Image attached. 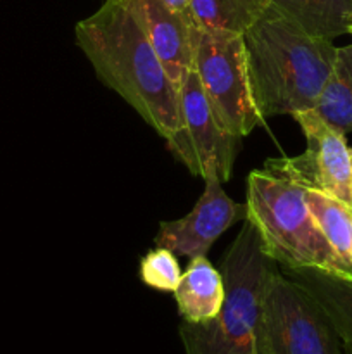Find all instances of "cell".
<instances>
[{
	"mask_svg": "<svg viewBox=\"0 0 352 354\" xmlns=\"http://www.w3.org/2000/svg\"><path fill=\"white\" fill-rule=\"evenodd\" d=\"M176 86L193 68L199 26L192 17L173 10L164 0H126Z\"/></svg>",
	"mask_w": 352,
	"mask_h": 354,
	"instance_id": "30bf717a",
	"label": "cell"
},
{
	"mask_svg": "<svg viewBox=\"0 0 352 354\" xmlns=\"http://www.w3.org/2000/svg\"><path fill=\"white\" fill-rule=\"evenodd\" d=\"M271 6L307 35L323 40L349 33L352 24V0H271Z\"/></svg>",
	"mask_w": 352,
	"mask_h": 354,
	"instance_id": "4fadbf2b",
	"label": "cell"
},
{
	"mask_svg": "<svg viewBox=\"0 0 352 354\" xmlns=\"http://www.w3.org/2000/svg\"><path fill=\"white\" fill-rule=\"evenodd\" d=\"M314 111L335 130L345 135L352 131V45L337 48L333 69Z\"/></svg>",
	"mask_w": 352,
	"mask_h": 354,
	"instance_id": "5bb4252c",
	"label": "cell"
},
{
	"mask_svg": "<svg viewBox=\"0 0 352 354\" xmlns=\"http://www.w3.org/2000/svg\"><path fill=\"white\" fill-rule=\"evenodd\" d=\"M304 190L266 169L251 171L245 206L262 248L285 270L317 268L352 280V268L342 261L314 221Z\"/></svg>",
	"mask_w": 352,
	"mask_h": 354,
	"instance_id": "277c9868",
	"label": "cell"
},
{
	"mask_svg": "<svg viewBox=\"0 0 352 354\" xmlns=\"http://www.w3.org/2000/svg\"><path fill=\"white\" fill-rule=\"evenodd\" d=\"M257 354H342V344L320 304L283 272L268 283L255 335Z\"/></svg>",
	"mask_w": 352,
	"mask_h": 354,
	"instance_id": "8992f818",
	"label": "cell"
},
{
	"mask_svg": "<svg viewBox=\"0 0 352 354\" xmlns=\"http://www.w3.org/2000/svg\"><path fill=\"white\" fill-rule=\"evenodd\" d=\"M292 118L306 137V151L293 158L268 159L262 169L352 206V158L345 133L314 109L299 111Z\"/></svg>",
	"mask_w": 352,
	"mask_h": 354,
	"instance_id": "52a82bcc",
	"label": "cell"
},
{
	"mask_svg": "<svg viewBox=\"0 0 352 354\" xmlns=\"http://www.w3.org/2000/svg\"><path fill=\"white\" fill-rule=\"evenodd\" d=\"M224 301L206 324L183 320L178 327L185 354H257L255 335L268 283L280 265L264 251L257 228L245 218L219 266Z\"/></svg>",
	"mask_w": 352,
	"mask_h": 354,
	"instance_id": "3957f363",
	"label": "cell"
},
{
	"mask_svg": "<svg viewBox=\"0 0 352 354\" xmlns=\"http://www.w3.org/2000/svg\"><path fill=\"white\" fill-rule=\"evenodd\" d=\"M351 158H352V149H351Z\"/></svg>",
	"mask_w": 352,
	"mask_h": 354,
	"instance_id": "ffe728a7",
	"label": "cell"
},
{
	"mask_svg": "<svg viewBox=\"0 0 352 354\" xmlns=\"http://www.w3.org/2000/svg\"><path fill=\"white\" fill-rule=\"evenodd\" d=\"M349 33H351V35H352V24H351V28H349Z\"/></svg>",
	"mask_w": 352,
	"mask_h": 354,
	"instance_id": "d6986e66",
	"label": "cell"
},
{
	"mask_svg": "<svg viewBox=\"0 0 352 354\" xmlns=\"http://www.w3.org/2000/svg\"><path fill=\"white\" fill-rule=\"evenodd\" d=\"M247 218V206L226 196L223 182L216 175L204 178V192L186 216L161 221L155 235L157 248H166L176 256H207L214 242L230 227Z\"/></svg>",
	"mask_w": 352,
	"mask_h": 354,
	"instance_id": "9c48e42d",
	"label": "cell"
},
{
	"mask_svg": "<svg viewBox=\"0 0 352 354\" xmlns=\"http://www.w3.org/2000/svg\"><path fill=\"white\" fill-rule=\"evenodd\" d=\"M271 7V0H190V16L202 30L244 35Z\"/></svg>",
	"mask_w": 352,
	"mask_h": 354,
	"instance_id": "9a60e30c",
	"label": "cell"
},
{
	"mask_svg": "<svg viewBox=\"0 0 352 354\" xmlns=\"http://www.w3.org/2000/svg\"><path fill=\"white\" fill-rule=\"evenodd\" d=\"M76 44L100 82L123 97L164 140L182 127L179 90L126 0H106L75 28Z\"/></svg>",
	"mask_w": 352,
	"mask_h": 354,
	"instance_id": "6da1fadb",
	"label": "cell"
},
{
	"mask_svg": "<svg viewBox=\"0 0 352 354\" xmlns=\"http://www.w3.org/2000/svg\"><path fill=\"white\" fill-rule=\"evenodd\" d=\"M192 69L224 130L244 138L264 121L252 95L244 35L199 28Z\"/></svg>",
	"mask_w": 352,
	"mask_h": 354,
	"instance_id": "5b68a950",
	"label": "cell"
},
{
	"mask_svg": "<svg viewBox=\"0 0 352 354\" xmlns=\"http://www.w3.org/2000/svg\"><path fill=\"white\" fill-rule=\"evenodd\" d=\"M179 317L190 324H206L217 317L224 301V282L219 270L206 256L190 259L175 289Z\"/></svg>",
	"mask_w": 352,
	"mask_h": 354,
	"instance_id": "7c38bea8",
	"label": "cell"
},
{
	"mask_svg": "<svg viewBox=\"0 0 352 354\" xmlns=\"http://www.w3.org/2000/svg\"><path fill=\"white\" fill-rule=\"evenodd\" d=\"M304 199L328 244L352 268V206L311 189L304 190Z\"/></svg>",
	"mask_w": 352,
	"mask_h": 354,
	"instance_id": "2e32d148",
	"label": "cell"
},
{
	"mask_svg": "<svg viewBox=\"0 0 352 354\" xmlns=\"http://www.w3.org/2000/svg\"><path fill=\"white\" fill-rule=\"evenodd\" d=\"M182 275L176 254L166 248H157L147 252L140 261L141 282L155 290L175 292Z\"/></svg>",
	"mask_w": 352,
	"mask_h": 354,
	"instance_id": "e0dca14e",
	"label": "cell"
},
{
	"mask_svg": "<svg viewBox=\"0 0 352 354\" xmlns=\"http://www.w3.org/2000/svg\"><path fill=\"white\" fill-rule=\"evenodd\" d=\"M283 273L320 304L340 339L342 349L352 354V280L317 268L283 270Z\"/></svg>",
	"mask_w": 352,
	"mask_h": 354,
	"instance_id": "8fae6325",
	"label": "cell"
},
{
	"mask_svg": "<svg viewBox=\"0 0 352 354\" xmlns=\"http://www.w3.org/2000/svg\"><path fill=\"white\" fill-rule=\"evenodd\" d=\"M244 44L252 95L264 120L314 109L337 59L333 41L311 37L271 6L245 31Z\"/></svg>",
	"mask_w": 352,
	"mask_h": 354,
	"instance_id": "7a4b0ae2",
	"label": "cell"
},
{
	"mask_svg": "<svg viewBox=\"0 0 352 354\" xmlns=\"http://www.w3.org/2000/svg\"><path fill=\"white\" fill-rule=\"evenodd\" d=\"M164 2L168 3L173 10H176V12L192 17L190 16V0H164Z\"/></svg>",
	"mask_w": 352,
	"mask_h": 354,
	"instance_id": "ac0fdd59",
	"label": "cell"
},
{
	"mask_svg": "<svg viewBox=\"0 0 352 354\" xmlns=\"http://www.w3.org/2000/svg\"><path fill=\"white\" fill-rule=\"evenodd\" d=\"M179 111L182 127L166 140L169 152L193 176L216 175L223 183L228 182L233 175L240 138L217 123L193 69L179 85Z\"/></svg>",
	"mask_w": 352,
	"mask_h": 354,
	"instance_id": "ba28073f",
	"label": "cell"
}]
</instances>
